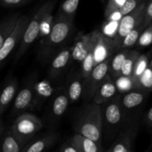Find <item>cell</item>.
I'll return each instance as SVG.
<instances>
[{
  "label": "cell",
  "instance_id": "cell-35",
  "mask_svg": "<svg viewBox=\"0 0 152 152\" xmlns=\"http://www.w3.org/2000/svg\"><path fill=\"white\" fill-rule=\"evenodd\" d=\"M31 0H1V5L7 7H20L26 4Z\"/></svg>",
  "mask_w": 152,
  "mask_h": 152
},
{
  "label": "cell",
  "instance_id": "cell-18",
  "mask_svg": "<svg viewBox=\"0 0 152 152\" xmlns=\"http://www.w3.org/2000/svg\"><path fill=\"white\" fill-rule=\"evenodd\" d=\"M70 140L76 145L80 152H100L103 151L102 145H99L93 140L78 132L74 134Z\"/></svg>",
  "mask_w": 152,
  "mask_h": 152
},
{
  "label": "cell",
  "instance_id": "cell-24",
  "mask_svg": "<svg viewBox=\"0 0 152 152\" xmlns=\"http://www.w3.org/2000/svg\"><path fill=\"white\" fill-rule=\"evenodd\" d=\"M19 17H20L19 13H15L8 17L5 18L1 22V25H0V48L3 45L10 34L13 32Z\"/></svg>",
  "mask_w": 152,
  "mask_h": 152
},
{
  "label": "cell",
  "instance_id": "cell-13",
  "mask_svg": "<svg viewBox=\"0 0 152 152\" xmlns=\"http://www.w3.org/2000/svg\"><path fill=\"white\" fill-rule=\"evenodd\" d=\"M65 87L71 103L78 101L84 95L85 78L80 69L72 68L67 77Z\"/></svg>",
  "mask_w": 152,
  "mask_h": 152
},
{
  "label": "cell",
  "instance_id": "cell-25",
  "mask_svg": "<svg viewBox=\"0 0 152 152\" xmlns=\"http://www.w3.org/2000/svg\"><path fill=\"white\" fill-rule=\"evenodd\" d=\"M144 29H145V27L143 25V21H142L134 29L132 30L125 37L122 42L121 45H120V48H131L136 44H137L140 37L142 34Z\"/></svg>",
  "mask_w": 152,
  "mask_h": 152
},
{
  "label": "cell",
  "instance_id": "cell-38",
  "mask_svg": "<svg viewBox=\"0 0 152 152\" xmlns=\"http://www.w3.org/2000/svg\"><path fill=\"white\" fill-rule=\"evenodd\" d=\"M151 149H152V140L151 142V145H150V146H149V150H151Z\"/></svg>",
  "mask_w": 152,
  "mask_h": 152
},
{
  "label": "cell",
  "instance_id": "cell-5",
  "mask_svg": "<svg viewBox=\"0 0 152 152\" xmlns=\"http://www.w3.org/2000/svg\"><path fill=\"white\" fill-rule=\"evenodd\" d=\"M138 120L137 118L126 120L124 126L114 140V142L107 150L108 152H133L137 137Z\"/></svg>",
  "mask_w": 152,
  "mask_h": 152
},
{
  "label": "cell",
  "instance_id": "cell-21",
  "mask_svg": "<svg viewBox=\"0 0 152 152\" xmlns=\"http://www.w3.org/2000/svg\"><path fill=\"white\" fill-rule=\"evenodd\" d=\"M123 16L120 10H115L111 13L108 17H106V21L102 25L101 32L108 38L111 39L112 40L114 39L117 34L120 22Z\"/></svg>",
  "mask_w": 152,
  "mask_h": 152
},
{
  "label": "cell",
  "instance_id": "cell-6",
  "mask_svg": "<svg viewBox=\"0 0 152 152\" xmlns=\"http://www.w3.org/2000/svg\"><path fill=\"white\" fill-rule=\"evenodd\" d=\"M147 2L148 0H145L130 13L123 16L121 19L117 34L113 39L114 47L117 51L120 48V45L125 37L143 21Z\"/></svg>",
  "mask_w": 152,
  "mask_h": 152
},
{
  "label": "cell",
  "instance_id": "cell-10",
  "mask_svg": "<svg viewBox=\"0 0 152 152\" xmlns=\"http://www.w3.org/2000/svg\"><path fill=\"white\" fill-rule=\"evenodd\" d=\"M29 22L30 19L28 16H25V15L20 16L13 32L10 34L3 45L0 48V62L1 64H3L4 61L8 57V56L14 50L15 48L18 45H20Z\"/></svg>",
  "mask_w": 152,
  "mask_h": 152
},
{
  "label": "cell",
  "instance_id": "cell-15",
  "mask_svg": "<svg viewBox=\"0 0 152 152\" xmlns=\"http://www.w3.org/2000/svg\"><path fill=\"white\" fill-rule=\"evenodd\" d=\"M117 92L118 90L114 79L109 74H108L104 81L96 90L92 100L95 103L102 105L105 102L115 97Z\"/></svg>",
  "mask_w": 152,
  "mask_h": 152
},
{
  "label": "cell",
  "instance_id": "cell-16",
  "mask_svg": "<svg viewBox=\"0 0 152 152\" xmlns=\"http://www.w3.org/2000/svg\"><path fill=\"white\" fill-rule=\"evenodd\" d=\"M60 134L57 132H48L36 139H33L24 148L23 152H42L50 149L57 142Z\"/></svg>",
  "mask_w": 152,
  "mask_h": 152
},
{
  "label": "cell",
  "instance_id": "cell-28",
  "mask_svg": "<svg viewBox=\"0 0 152 152\" xmlns=\"http://www.w3.org/2000/svg\"><path fill=\"white\" fill-rule=\"evenodd\" d=\"M135 86L136 89L139 90L145 91L147 92L152 91V68L150 65L137 80Z\"/></svg>",
  "mask_w": 152,
  "mask_h": 152
},
{
  "label": "cell",
  "instance_id": "cell-34",
  "mask_svg": "<svg viewBox=\"0 0 152 152\" xmlns=\"http://www.w3.org/2000/svg\"><path fill=\"white\" fill-rule=\"evenodd\" d=\"M152 21V0H148L144 13L143 25L145 28L149 25Z\"/></svg>",
  "mask_w": 152,
  "mask_h": 152
},
{
  "label": "cell",
  "instance_id": "cell-33",
  "mask_svg": "<svg viewBox=\"0 0 152 152\" xmlns=\"http://www.w3.org/2000/svg\"><path fill=\"white\" fill-rule=\"evenodd\" d=\"M145 1V0H126L125 4L119 10H120L122 15L125 16L126 14L132 11L134 9L136 8L137 7H138L140 4H142Z\"/></svg>",
  "mask_w": 152,
  "mask_h": 152
},
{
  "label": "cell",
  "instance_id": "cell-37",
  "mask_svg": "<svg viewBox=\"0 0 152 152\" xmlns=\"http://www.w3.org/2000/svg\"><path fill=\"white\" fill-rule=\"evenodd\" d=\"M145 123L150 127H152V107L147 112L145 116Z\"/></svg>",
  "mask_w": 152,
  "mask_h": 152
},
{
  "label": "cell",
  "instance_id": "cell-19",
  "mask_svg": "<svg viewBox=\"0 0 152 152\" xmlns=\"http://www.w3.org/2000/svg\"><path fill=\"white\" fill-rule=\"evenodd\" d=\"M55 92L54 89L47 80L37 81L35 87L34 108L33 110L39 108L42 104Z\"/></svg>",
  "mask_w": 152,
  "mask_h": 152
},
{
  "label": "cell",
  "instance_id": "cell-8",
  "mask_svg": "<svg viewBox=\"0 0 152 152\" xmlns=\"http://www.w3.org/2000/svg\"><path fill=\"white\" fill-rule=\"evenodd\" d=\"M37 74H31L25 86L16 95L13 106V112L15 114H21L27 111H32L34 108L35 87L38 81Z\"/></svg>",
  "mask_w": 152,
  "mask_h": 152
},
{
  "label": "cell",
  "instance_id": "cell-14",
  "mask_svg": "<svg viewBox=\"0 0 152 152\" xmlns=\"http://www.w3.org/2000/svg\"><path fill=\"white\" fill-rule=\"evenodd\" d=\"M94 37V31L87 34H83V33L78 34L72 45L73 62H78L80 65L82 63L90 50Z\"/></svg>",
  "mask_w": 152,
  "mask_h": 152
},
{
  "label": "cell",
  "instance_id": "cell-39",
  "mask_svg": "<svg viewBox=\"0 0 152 152\" xmlns=\"http://www.w3.org/2000/svg\"><path fill=\"white\" fill-rule=\"evenodd\" d=\"M149 65H150V66H151V68H152V59H151V62H150V63H149Z\"/></svg>",
  "mask_w": 152,
  "mask_h": 152
},
{
  "label": "cell",
  "instance_id": "cell-7",
  "mask_svg": "<svg viewBox=\"0 0 152 152\" xmlns=\"http://www.w3.org/2000/svg\"><path fill=\"white\" fill-rule=\"evenodd\" d=\"M43 14V6H42L34 14L28 24V27L25 31V35L23 39L16 50V55L13 59V63L16 64L19 61V59L23 56V55L26 53L28 49L31 47V45L37 39H38L39 37L40 31H41V24Z\"/></svg>",
  "mask_w": 152,
  "mask_h": 152
},
{
  "label": "cell",
  "instance_id": "cell-32",
  "mask_svg": "<svg viewBox=\"0 0 152 152\" xmlns=\"http://www.w3.org/2000/svg\"><path fill=\"white\" fill-rule=\"evenodd\" d=\"M126 1V0H108L105 8V18L115 10H119Z\"/></svg>",
  "mask_w": 152,
  "mask_h": 152
},
{
  "label": "cell",
  "instance_id": "cell-22",
  "mask_svg": "<svg viewBox=\"0 0 152 152\" xmlns=\"http://www.w3.org/2000/svg\"><path fill=\"white\" fill-rule=\"evenodd\" d=\"M130 50V48H120L117 50L116 54L112 56L109 65L108 74L114 79L121 75L122 67Z\"/></svg>",
  "mask_w": 152,
  "mask_h": 152
},
{
  "label": "cell",
  "instance_id": "cell-9",
  "mask_svg": "<svg viewBox=\"0 0 152 152\" xmlns=\"http://www.w3.org/2000/svg\"><path fill=\"white\" fill-rule=\"evenodd\" d=\"M111 58L112 56L95 66L88 77L85 79V91L83 96L86 99H93L96 90L108 75Z\"/></svg>",
  "mask_w": 152,
  "mask_h": 152
},
{
  "label": "cell",
  "instance_id": "cell-11",
  "mask_svg": "<svg viewBox=\"0 0 152 152\" xmlns=\"http://www.w3.org/2000/svg\"><path fill=\"white\" fill-rule=\"evenodd\" d=\"M70 99L65 86L55 91L48 113V122L53 126L57 123L67 111Z\"/></svg>",
  "mask_w": 152,
  "mask_h": 152
},
{
  "label": "cell",
  "instance_id": "cell-36",
  "mask_svg": "<svg viewBox=\"0 0 152 152\" xmlns=\"http://www.w3.org/2000/svg\"><path fill=\"white\" fill-rule=\"evenodd\" d=\"M58 151L61 152H80L78 148L70 140L62 143L59 148Z\"/></svg>",
  "mask_w": 152,
  "mask_h": 152
},
{
  "label": "cell",
  "instance_id": "cell-31",
  "mask_svg": "<svg viewBox=\"0 0 152 152\" xmlns=\"http://www.w3.org/2000/svg\"><path fill=\"white\" fill-rule=\"evenodd\" d=\"M152 43V21L151 23L144 29L140 37L137 45L139 47L144 48L150 45Z\"/></svg>",
  "mask_w": 152,
  "mask_h": 152
},
{
  "label": "cell",
  "instance_id": "cell-12",
  "mask_svg": "<svg viewBox=\"0 0 152 152\" xmlns=\"http://www.w3.org/2000/svg\"><path fill=\"white\" fill-rule=\"evenodd\" d=\"M72 62V45L65 46L50 60L48 72L49 80H55L59 78Z\"/></svg>",
  "mask_w": 152,
  "mask_h": 152
},
{
  "label": "cell",
  "instance_id": "cell-26",
  "mask_svg": "<svg viewBox=\"0 0 152 152\" xmlns=\"http://www.w3.org/2000/svg\"><path fill=\"white\" fill-rule=\"evenodd\" d=\"M80 1V0H65L61 4L56 15L68 19H74Z\"/></svg>",
  "mask_w": 152,
  "mask_h": 152
},
{
  "label": "cell",
  "instance_id": "cell-2",
  "mask_svg": "<svg viewBox=\"0 0 152 152\" xmlns=\"http://www.w3.org/2000/svg\"><path fill=\"white\" fill-rule=\"evenodd\" d=\"M74 129L102 145L103 123L101 105L94 102L86 105L76 117Z\"/></svg>",
  "mask_w": 152,
  "mask_h": 152
},
{
  "label": "cell",
  "instance_id": "cell-20",
  "mask_svg": "<svg viewBox=\"0 0 152 152\" xmlns=\"http://www.w3.org/2000/svg\"><path fill=\"white\" fill-rule=\"evenodd\" d=\"M18 88V81L16 78L12 77L5 83L1 96H0V114L2 115L6 108L14 98Z\"/></svg>",
  "mask_w": 152,
  "mask_h": 152
},
{
  "label": "cell",
  "instance_id": "cell-29",
  "mask_svg": "<svg viewBox=\"0 0 152 152\" xmlns=\"http://www.w3.org/2000/svg\"><path fill=\"white\" fill-rule=\"evenodd\" d=\"M149 65L148 63V57L146 54H140L138 59L137 60L136 64L134 68L133 74H132V80H133L134 85L139 80L140 77H141L144 71H145ZM136 87V86H135Z\"/></svg>",
  "mask_w": 152,
  "mask_h": 152
},
{
  "label": "cell",
  "instance_id": "cell-27",
  "mask_svg": "<svg viewBox=\"0 0 152 152\" xmlns=\"http://www.w3.org/2000/svg\"><path fill=\"white\" fill-rule=\"evenodd\" d=\"M141 53L138 50H131L128 54L127 57L125 59L124 63L121 70V75L126 77H132L134 68L136 64L137 60L138 59Z\"/></svg>",
  "mask_w": 152,
  "mask_h": 152
},
{
  "label": "cell",
  "instance_id": "cell-23",
  "mask_svg": "<svg viewBox=\"0 0 152 152\" xmlns=\"http://www.w3.org/2000/svg\"><path fill=\"white\" fill-rule=\"evenodd\" d=\"M1 137V151L3 152H23V146L21 145L11 128L5 131Z\"/></svg>",
  "mask_w": 152,
  "mask_h": 152
},
{
  "label": "cell",
  "instance_id": "cell-30",
  "mask_svg": "<svg viewBox=\"0 0 152 152\" xmlns=\"http://www.w3.org/2000/svg\"><path fill=\"white\" fill-rule=\"evenodd\" d=\"M116 86H117L118 92L120 94H125L130 91L136 89L132 77L120 75L114 79Z\"/></svg>",
  "mask_w": 152,
  "mask_h": 152
},
{
  "label": "cell",
  "instance_id": "cell-17",
  "mask_svg": "<svg viewBox=\"0 0 152 152\" xmlns=\"http://www.w3.org/2000/svg\"><path fill=\"white\" fill-rule=\"evenodd\" d=\"M147 93L148 92L134 89L127 93L123 94V96H120V101L123 109L125 111H129L139 106L144 101Z\"/></svg>",
  "mask_w": 152,
  "mask_h": 152
},
{
  "label": "cell",
  "instance_id": "cell-1",
  "mask_svg": "<svg viewBox=\"0 0 152 152\" xmlns=\"http://www.w3.org/2000/svg\"><path fill=\"white\" fill-rule=\"evenodd\" d=\"M74 19L56 15L51 30L42 39L37 50V59L42 63L50 62L52 58L64 47L74 31Z\"/></svg>",
  "mask_w": 152,
  "mask_h": 152
},
{
  "label": "cell",
  "instance_id": "cell-4",
  "mask_svg": "<svg viewBox=\"0 0 152 152\" xmlns=\"http://www.w3.org/2000/svg\"><path fill=\"white\" fill-rule=\"evenodd\" d=\"M43 128V122L35 114L22 113L15 120L11 129L25 148Z\"/></svg>",
  "mask_w": 152,
  "mask_h": 152
},
{
  "label": "cell",
  "instance_id": "cell-3",
  "mask_svg": "<svg viewBox=\"0 0 152 152\" xmlns=\"http://www.w3.org/2000/svg\"><path fill=\"white\" fill-rule=\"evenodd\" d=\"M101 106L103 131L105 138L110 142L115 139L126 122L125 120V110L121 105L120 96H116Z\"/></svg>",
  "mask_w": 152,
  "mask_h": 152
}]
</instances>
